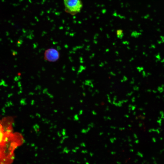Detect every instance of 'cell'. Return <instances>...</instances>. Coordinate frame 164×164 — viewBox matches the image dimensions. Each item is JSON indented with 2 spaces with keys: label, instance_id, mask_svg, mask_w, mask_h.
I'll return each mask as SVG.
<instances>
[{
  "label": "cell",
  "instance_id": "cell-12",
  "mask_svg": "<svg viewBox=\"0 0 164 164\" xmlns=\"http://www.w3.org/2000/svg\"><path fill=\"white\" fill-rule=\"evenodd\" d=\"M134 142L136 144H138L139 143V141L138 140H136Z\"/></svg>",
  "mask_w": 164,
  "mask_h": 164
},
{
  "label": "cell",
  "instance_id": "cell-28",
  "mask_svg": "<svg viewBox=\"0 0 164 164\" xmlns=\"http://www.w3.org/2000/svg\"><path fill=\"white\" fill-rule=\"evenodd\" d=\"M135 114H136V112L135 111L133 113V114L135 115Z\"/></svg>",
  "mask_w": 164,
  "mask_h": 164
},
{
  "label": "cell",
  "instance_id": "cell-11",
  "mask_svg": "<svg viewBox=\"0 0 164 164\" xmlns=\"http://www.w3.org/2000/svg\"><path fill=\"white\" fill-rule=\"evenodd\" d=\"M128 141L129 142H130L132 141V139L130 138L129 136H128Z\"/></svg>",
  "mask_w": 164,
  "mask_h": 164
},
{
  "label": "cell",
  "instance_id": "cell-9",
  "mask_svg": "<svg viewBox=\"0 0 164 164\" xmlns=\"http://www.w3.org/2000/svg\"><path fill=\"white\" fill-rule=\"evenodd\" d=\"M116 153V152L115 151H112L111 152V154L112 155H115Z\"/></svg>",
  "mask_w": 164,
  "mask_h": 164
},
{
  "label": "cell",
  "instance_id": "cell-30",
  "mask_svg": "<svg viewBox=\"0 0 164 164\" xmlns=\"http://www.w3.org/2000/svg\"><path fill=\"white\" fill-rule=\"evenodd\" d=\"M104 147L105 148H107V144H105L104 145Z\"/></svg>",
  "mask_w": 164,
  "mask_h": 164
},
{
  "label": "cell",
  "instance_id": "cell-23",
  "mask_svg": "<svg viewBox=\"0 0 164 164\" xmlns=\"http://www.w3.org/2000/svg\"><path fill=\"white\" fill-rule=\"evenodd\" d=\"M103 134V132H101L99 134V135H102Z\"/></svg>",
  "mask_w": 164,
  "mask_h": 164
},
{
  "label": "cell",
  "instance_id": "cell-27",
  "mask_svg": "<svg viewBox=\"0 0 164 164\" xmlns=\"http://www.w3.org/2000/svg\"><path fill=\"white\" fill-rule=\"evenodd\" d=\"M109 107H107L106 108V110L107 111H108V110H109Z\"/></svg>",
  "mask_w": 164,
  "mask_h": 164
},
{
  "label": "cell",
  "instance_id": "cell-15",
  "mask_svg": "<svg viewBox=\"0 0 164 164\" xmlns=\"http://www.w3.org/2000/svg\"><path fill=\"white\" fill-rule=\"evenodd\" d=\"M117 96H115L114 97V98H113L114 101H116L117 100Z\"/></svg>",
  "mask_w": 164,
  "mask_h": 164
},
{
  "label": "cell",
  "instance_id": "cell-17",
  "mask_svg": "<svg viewBox=\"0 0 164 164\" xmlns=\"http://www.w3.org/2000/svg\"><path fill=\"white\" fill-rule=\"evenodd\" d=\"M138 159H135V160H134V163H137V162H138Z\"/></svg>",
  "mask_w": 164,
  "mask_h": 164
},
{
  "label": "cell",
  "instance_id": "cell-2",
  "mask_svg": "<svg viewBox=\"0 0 164 164\" xmlns=\"http://www.w3.org/2000/svg\"><path fill=\"white\" fill-rule=\"evenodd\" d=\"M45 53L46 58L49 61H55L58 58V53L54 49L48 50L46 51Z\"/></svg>",
  "mask_w": 164,
  "mask_h": 164
},
{
  "label": "cell",
  "instance_id": "cell-10",
  "mask_svg": "<svg viewBox=\"0 0 164 164\" xmlns=\"http://www.w3.org/2000/svg\"><path fill=\"white\" fill-rule=\"evenodd\" d=\"M133 93V92H132L130 93H128L127 94L126 96H131Z\"/></svg>",
  "mask_w": 164,
  "mask_h": 164
},
{
  "label": "cell",
  "instance_id": "cell-4",
  "mask_svg": "<svg viewBox=\"0 0 164 164\" xmlns=\"http://www.w3.org/2000/svg\"><path fill=\"white\" fill-rule=\"evenodd\" d=\"M117 138L116 137H114L112 138H111L110 140L111 143H113L114 142V141L116 140Z\"/></svg>",
  "mask_w": 164,
  "mask_h": 164
},
{
  "label": "cell",
  "instance_id": "cell-29",
  "mask_svg": "<svg viewBox=\"0 0 164 164\" xmlns=\"http://www.w3.org/2000/svg\"><path fill=\"white\" fill-rule=\"evenodd\" d=\"M128 126L129 127H132V125H130V124H129L128 125Z\"/></svg>",
  "mask_w": 164,
  "mask_h": 164
},
{
  "label": "cell",
  "instance_id": "cell-18",
  "mask_svg": "<svg viewBox=\"0 0 164 164\" xmlns=\"http://www.w3.org/2000/svg\"><path fill=\"white\" fill-rule=\"evenodd\" d=\"M124 116L125 117H126L127 118H128L129 117V115H128V114H125V115H124Z\"/></svg>",
  "mask_w": 164,
  "mask_h": 164
},
{
  "label": "cell",
  "instance_id": "cell-34",
  "mask_svg": "<svg viewBox=\"0 0 164 164\" xmlns=\"http://www.w3.org/2000/svg\"><path fill=\"white\" fill-rule=\"evenodd\" d=\"M96 164L95 163V164Z\"/></svg>",
  "mask_w": 164,
  "mask_h": 164
},
{
  "label": "cell",
  "instance_id": "cell-3",
  "mask_svg": "<svg viewBox=\"0 0 164 164\" xmlns=\"http://www.w3.org/2000/svg\"><path fill=\"white\" fill-rule=\"evenodd\" d=\"M117 35L118 38L121 39L124 36L122 30L120 29L118 30L117 31Z\"/></svg>",
  "mask_w": 164,
  "mask_h": 164
},
{
  "label": "cell",
  "instance_id": "cell-22",
  "mask_svg": "<svg viewBox=\"0 0 164 164\" xmlns=\"http://www.w3.org/2000/svg\"><path fill=\"white\" fill-rule=\"evenodd\" d=\"M108 119L111 120V118L110 117H107V120Z\"/></svg>",
  "mask_w": 164,
  "mask_h": 164
},
{
  "label": "cell",
  "instance_id": "cell-32",
  "mask_svg": "<svg viewBox=\"0 0 164 164\" xmlns=\"http://www.w3.org/2000/svg\"><path fill=\"white\" fill-rule=\"evenodd\" d=\"M124 140V142H125L126 141V140H125V139H124V140Z\"/></svg>",
  "mask_w": 164,
  "mask_h": 164
},
{
  "label": "cell",
  "instance_id": "cell-14",
  "mask_svg": "<svg viewBox=\"0 0 164 164\" xmlns=\"http://www.w3.org/2000/svg\"><path fill=\"white\" fill-rule=\"evenodd\" d=\"M125 128H119V130H121H121H124L125 129Z\"/></svg>",
  "mask_w": 164,
  "mask_h": 164
},
{
  "label": "cell",
  "instance_id": "cell-7",
  "mask_svg": "<svg viewBox=\"0 0 164 164\" xmlns=\"http://www.w3.org/2000/svg\"><path fill=\"white\" fill-rule=\"evenodd\" d=\"M132 102H134L135 101V97H133L132 99Z\"/></svg>",
  "mask_w": 164,
  "mask_h": 164
},
{
  "label": "cell",
  "instance_id": "cell-21",
  "mask_svg": "<svg viewBox=\"0 0 164 164\" xmlns=\"http://www.w3.org/2000/svg\"><path fill=\"white\" fill-rule=\"evenodd\" d=\"M104 118L105 120H107V117L106 116H104Z\"/></svg>",
  "mask_w": 164,
  "mask_h": 164
},
{
  "label": "cell",
  "instance_id": "cell-19",
  "mask_svg": "<svg viewBox=\"0 0 164 164\" xmlns=\"http://www.w3.org/2000/svg\"><path fill=\"white\" fill-rule=\"evenodd\" d=\"M116 163L117 164H121V162L118 161L116 162Z\"/></svg>",
  "mask_w": 164,
  "mask_h": 164
},
{
  "label": "cell",
  "instance_id": "cell-20",
  "mask_svg": "<svg viewBox=\"0 0 164 164\" xmlns=\"http://www.w3.org/2000/svg\"><path fill=\"white\" fill-rule=\"evenodd\" d=\"M92 112L93 113H94L93 114L94 115H96L97 114V113L94 111H93Z\"/></svg>",
  "mask_w": 164,
  "mask_h": 164
},
{
  "label": "cell",
  "instance_id": "cell-1",
  "mask_svg": "<svg viewBox=\"0 0 164 164\" xmlns=\"http://www.w3.org/2000/svg\"><path fill=\"white\" fill-rule=\"evenodd\" d=\"M63 3L66 12L72 15L80 12L83 7L81 0H63Z\"/></svg>",
  "mask_w": 164,
  "mask_h": 164
},
{
  "label": "cell",
  "instance_id": "cell-8",
  "mask_svg": "<svg viewBox=\"0 0 164 164\" xmlns=\"http://www.w3.org/2000/svg\"><path fill=\"white\" fill-rule=\"evenodd\" d=\"M135 139H137L138 138V137L135 134H134L133 135Z\"/></svg>",
  "mask_w": 164,
  "mask_h": 164
},
{
  "label": "cell",
  "instance_id": "cell-26",
  "mask_svg": "<svg viewBox=\"0 0 164 164\" xmlns=\"http://www.w3.org/2000/svg\"><path fill=\"white\" fill-rule=\"evenodd\" d=\"M90 155L91 156H92L93 155V153H91Z\"/></svg>",
  "mask_w": 164,
  "mask_h": 164
},
{
  "label": "cell",
  "instance_id": "cell-6",
  "mask_svg": "<svg viewBox=\"0 0 164 164\" xmlns=\"http://www.w3.org/2000/svg\"><path fill=\"white\" fill-rule=\"evenodd\" d=\"M136 105H132L131 108L132 110H134L136 108Z\"/></svg>",
  "mask_w": 164,
  "mask_h": 164
},
{
  "label": "cell",
  "instance_id": "cell-13",
  "mask_svg": "<svg viewBox=\"0 0 164 164\" xmlns=\"http://www.w3.org/2000/svg\"><path fill=\"white\" fill-rule=\"evenodd\" d=\"M110 128H113V129H115L116 128V127H115V126H111L110 127Z\"/></svg>",
  "mask_w": 164,
  "mask_h": 164
},
{
  "label": "cell",
  "instance_id": "cell-25",
  "mask_svg": "<svg viewBox=\"0 0 164 164\" xmlns=\"http://www.w3.org/2000/svg\"><path fill=\"white\" fill-rule=\"evenodd\" d=\"M129 145L131 147L133 146V145L132 144H130V143L129 144Z\"/></svg>",
  "mask_w": 164,
  "mask_h": 164
},
{
  "label": "cell",
  "instance_id": "cell-35",
  "mask_svg": "<svg viewBox=\"0 0 164 164\" xmlns=\"http://www.w3.org/2000/svg\"></svg>",
  "mask_w": 164,
  "mask_h": 164
},
{
  "label": "cell",
  "instance_id": "cell-33",
  "mask_svg": "<svg viewBox=\"0 0 164 164\" xmlns=\"http://www.w3.org/2000/svg\"><path fill=\"white\" fill-rule=\"evenodd\" d=\"M108 135H110V133H108Z\"/></svg>",
  "mask_w": 164,
  "mask_h": 164
},
{
  "label": "cell",
  "instance_id": "cell-24",
  "mask_svg": "<svg viewBox=\"0 0 164 164\" xmlns=\"http://www.w3.org/2000/svg\"><path fill=\"white\" fill-rule=\"evenodd\" d=\"M124 102H127L128 101V100L127 99L125 100H124Z\"/></svg>",
  "mask_w": 164,
  "mask_h": 164
},
{
  "label": "cell",
  "instance_id": "cell-16",
  "mask_svg": "<svg viewBox=\"0 0 164 164\" xmlns=\"http://www.w3.org/2000/svg\"><path fill=\"white\" fill-rule=\"evenodd\" d=\"M129 151L131 152H134V149H130Z\"/></svg>",
  "mask_w": 164,
  "mask_h": 164
},
{
  "label": "cell",
  "instance_id": "cell-5",
  "mask_svg": "<svg viewBox=\"0 0 164 164\" xmlns=\"http://www.w3.org/2000/svg\"><path fill=\"white\" fill-rule=\"evenodd\" d=\"M137 155L140 157H143L142 154L140 152H138L137 153Z\"/></svg>",
  "mask_w": 164,
  "mask_h": 164
},
{
  "label": "cell",
  "instance_id": "cell-31",
  "mask_svg": "<svg viewBox=\"0 0 164 164\" xmlns=\"http://www.w3.org/2000/svg\"><path fill=\"white\" fill-rule=\"evenodd\" d=\"M95 105H96V106H98L99 105L97 104H96Z\"/></svg>",
  "mask_w": 164,
  "mask_h": 164
}]
</instances>
